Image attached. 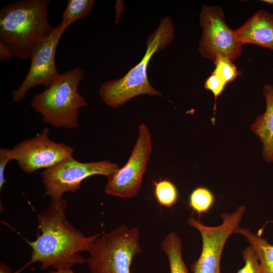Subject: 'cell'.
Returning a JSON list of instances; mask_svg holds the SVG:
<instances>
[{"label":"cell","instance_id":"6da1fadb","mask_svg":"<svg viewBox=\"0 0 273 273\" xmlns=\"http://www.w3.org/2000/svg\"><path fill=\"white\" fill-rule=\"evenodd\" d=\"M67 209L65 200L52 199L49 206L38 214L36 238L26 241L32 249L31 259L23 269L37 262L43 270L71 268L85 263L79 253L88 252L101 234L85 236L67 219Z\"/></svg>","mask_w":273,"mask_h":273},{"label":"cell","instance_id":"7a4b0ae2","mask_svg":"<svg viewBox=\"0 0 273 273\" xmlns=\"http://www.w3.org/2000/svg\"><path fill=\"white\" fill-rule=\"evenodd\" d=\"M50 0H22L0 9V43L13 56L31 59L37 47L55 31L48 19Z\"/></svg>","mask_w":273,"mask_h":273},{"label":"cell","instance_id":"3957f363","mask_svg":"<svg viewBox=\"0 0 273 273\" xmlns=\"http://www.w3.org/2000/svg\"><path fill=\"white\" fill-rule=\"evenodd\" d=\"M174 26L169 16L162 18L157 27L148 37L146 51L141 62L123 77L103 83L99 94L103 101L112 108H117L140 95L163 97L150 84L147 76L150 61L155 53L167 47L174 38Z\"/></svg>","mask_w":273,"mask_h":273},{"label":"cell","instance_id":"277c9868","mask_svg":"<svg viewBox=\"0 0 273 273\" xmlns=\"http://www.w3.org/2000/svg\"><path fill=\"white\" fill-rule=\"evenodd\" d=\"M84 72L77 67L59 74L43 92L33 97L30 105L41 115L42 122L57 128L73 129L78 126L79 109L87 106L78 92Z\"/></svg>","mask_w":273,"mask_h":273},{"label":"cell","instance_id":"5b68a950","mask_svg":"<svg viewBox=\"0 0 273 273\" xmlns=\"http://www.w3.org/2000/svg\"><path fill=\"white\" fill-rule=\"evenodd\" d=\"M137 228L118 226L97 238L86 260L92 273H130L133 257L142 251Z\"/></svg>","mask_w":273,"mask_h":273},{"label":"cell","instance_id":"8992f818","mask_svg":"<svg viewBox=\"0 0 273 273\" xmlns=\"http://www.w3.org/2000/svg\"><path fill=\"white\" fill-rule=\"evenodd\" d=\"M246 210L244 205L234 212L221 213L222 223L215 226L204 225L200 221L190 217L188 223L200 233L202 249L198 259L191 265L193 273H221L220 259L224 245L238 228Z\"/></svg>","mask_w":273,"mask_h":273},{"label":"cell","instance_id":"52a82bcc","mask_svg":"<svg viewBox=\"0 0 273 273\" xmlns=\"http://www.w3.org/2000/svg\"><path fill=\"white\" fill-rule=\"evenodd\" d=\"M119 168L117 164L107 160L82 163L73 157L66 158L43 171L44 195L52 199L62 198L65 192L79 190L84 179L94 175L108 176Z\"/></svg>","mask_w":273,"mask_h":273},{"label":"cell","instance_id":"ba28073f","mask_svg":"<svg viewBox=\"0 0 273 273\" xmlns=\"http://www.w3.org/2000/svg\"><path fill=\"white\" fill-rule=\"evenodd\" d=\"M202 34L198 44L200 55L213 62L222 56L234 62L242 54V46L235 30L226 24L223 10L217 6L203 5L199 15Z\"/></svg>","mask_w":273,"mask_h":273},{"label":"cell","instance_id":"9c48e42d","mask_svg":"<svg viewBox=\"0 0 273 273\" xmlns=\"http://www.w3.org/2000/svg\"><path fill=\"white\" fill-rule=\"evenodd\" d=\"M152 151L150 131L145 123H142L128 160L122 167L108 176L105 193L123 198L135 196L141 187Z\"/></svg>","mask_w":273,"mask_h":273},{"label":"cell","instance_id":"30bf717a","mask_svg":"<svg viewBox=\"0 0 273 273\" xmlns=\"http://www.w3.org/2000/svg\"><path fill=\"white\" fill-rule=\"evenodd\" d=\"M49 133V129L44 127L36 136L17 143L10 150L11 160H16L24 172L30 173L72 157L73 148L51 140Z\"/></svg>","mask_w":273,"mask_h":273},{"label":"cell","instance_id":"8fae6325","mask_svg":"<svg viewBox=\"0 0 273 273\" xmlns=\"http://www.w3.org/2000/svg\"><path fill=\"white\" fill-rule=\"evenodd\" d=\"M66 28L59 24L46 39L36 49L31 58L29 70L21 85L12 92L13 100L22 101L28 91L38 85L48 87L59 75L55 54L61 36Z\"/></svg>","mask_w":273,"mask_h":273},{"label":"cell","instance_id":"7c38bea8","mask_svg":"<svg viewBox=\"0 0 273 273\" xmlns=\"http://www.w3.org/2000/svg\"><path fill=\"white\" fill-rule=\"evenodd\" d=\"M235 33L243 45L252 43L273 50V14L265 10L256 11Z\"/></svg>","mask_w":273,"mask_h":273},{"label":"cell","instance_id":"4fadbf2b","mask_svg":"<svg viewBox=\"0 0 273 273\" xmlns=\"http://www.w3.org/2000/svg\"><path fill=\"white\" fill-rule=\"evenodd\" d=\"M263 93L266 102L264 113L257 116L250 126L262 143V156L267 163L273 162V85L265 84Z\"/></svg>","mask_w":273,"mask_h":273},{"label":"cell","instance_id":"5bb4252c","mask_svg":"<svg viewBox=\"0 0 273 273\" xmlns=\"http://www.w3.org/2000/svg\"><path fill=\"white\" fill-rule=\"evenodd\" d=\"M234 233L243 235L255 249L261 268V273H273V245L260 235L246 228H238Z\"/></svg>","mask_w":273,"mask_h":273},{"label":"cell","instance_id":"9a60e30c","mask_svg":"<svg viewBox=\"0 0 273 273\" xmlns=\"http://www.w3.org/2000/svg\"><path fill=\"white\" fill-rule=\"evenodd\" d=\"M169 264L170 273H189L182 255V242L174 232L168 234L161 243Z\"/></svg>","mask_w":273,"mask_h":273},{"label":"cell","instance_id":"2e32d148","mask_svg":"<svg viewBox=\"0 0 273 273\" xmlns=\"http://www.w3.org/2000/svg\"><path fill=\"white\" fill-rule=\"evenodd\" d=\"M94 2L93 0H68L63 14L61 25L67 28L75 21L86 17L92 9Z\"/></svg>","mask_w":273,"mask_h":273},{"label":"cell","instance_id":"e0dca14e","mask_svg":"<svg viewBox=\"0 0 273 273\" xmlns=\"http://www.w3.org/2000/svg\"><path fill=\"white\" fill-rule=\"evenodd\" d=\"M215 197L212 192L203 187L195 189L189 196L190 207L199 215L208 211L213 206Z\"/></svg>","mask_w":273,"mask_h":273},{"label":"cell","instance_id":"ac0fdd59","mask_svg":"<svg viewBox=\"0 0 273 273\" xmlns=\"http://www.w3.org/2000/svg\"><path fill=\"white\" fill-rule=\"evenodd\" d=\"M154 194L160 205L170 207L177 201L178 193L175 186L167 179L153 181Z\"/></svg>","mask_w":273,"mask_h":273},{"label":"cell","instance_id":"d6986e66","mask_svg":"<svg viewBox=\"0 0 273 273\" xmlns=\"http://www.w3.org/2000/svg\"><path fill=\"white\" fill-rule=\"evenodd\" d=\"M215 68L213 71L223 79L226 84L233 81L241 73L229 58L218 56L213 62Z\"/></svg>","mask_w":273,"mask_h":273},{"label":"cell","instance_id":"ffe728a7","mask_svg":"<svg viewBox=\"0 0 273 273\" xmlns=\"http://www.w3.org/2000/svg\"><path fill=\"white\" fill-rule=\"evenodd\" d=\"M245 265L237 273H261L259 262L253 247L250 245L242 251Z\"/></svg>","mask_w":273,"mask_h":273},{"label":"cell","instance_id":"44dd1931","mask_svg":"<svg viewBox=\"0 0 273 273\" xmlns=\"http://www.w3.org/2000/svg\"><path fill=\"white\" fill-rule=\"evenodd\" d=\"M226 84H227L223 79H222L218 75L213 72L205 81L204 84L205 88L209 90H210L214 96V113L216 109V101L219 96L223 90Z\"/></svg>","mask_w":273,"mask_h":273},{"label":"cell","instance_id":"7402d4cb","mask_svg":"<svg viewBox=\"0 0 273 273\" xmlns=\"http://www.w3.org/2000/svg\"><path fill=\"white\" fill-rule=\"evenodd\" d=\"M10 150L7 148H0V190L6 182L5 171L8 163L11 161Z\"/></svg>","mask_w":273,"mask_h":273},{"label":"cell","instance_id":"603a6c76","mask_svg":"<svg viewBox=\"0 0 273 273\" xmlns=\"http://www.w3.org/2000/svg\"><path fill=\"white\" fill-rule=\"evenodd\" d=\"M14 57L11 50L4 44L0 43V60L1 61H5Z\"/></svg>","mask_w":273,"mask_h":273},{"label":"cell","instance_id":"cb8c5ba5","mask_svg":"<svg viewBox=\"0 0 273 273\" xmlns=\"http://www.w3.org/2000/svg\"><path fill=\"white\" fill-rule=\"evenodd\" d=\"M115 23L118 22L122 13L124 11V4L122 1H116L115 5Z\"/></svg>","mask_w":273,"mask_h":273},{"label":"cell","instance_id":"d4e9b609","mask_svg":"<svg viewBox=\"0 0 273 273\" xmlns=\"http://www.w3.org/2000/svg\"><path fill=\"white\" fill-rule=\"evenodd\" d=\"M22 270L21 268L15 272H13L12 269L10 267L3 263H0V273H19Z\"/></svg>","mask_w":273,"mask_h":273},{"label":"cell","instance_id":"484cf974","mask_svg":"<svg viewBox=\"0 0 273 273\" xmlns=\"http://www.w3.org/2000/svg\"><path fill=\"white\" fill-rule=\"evenodd\" d=\"M48 273H74V272L71 268H66L52 270Z\"/></svg>","mask_w":273,"mask_h":273},{"label":"cell","instance_id":"4316f807","mask_svg":"<svg viewBox=\"0 0 273 273\" xmlns=\"http://www.w3.org/2000/svg\"><path fill=\"white\" fill-rule=\"evenodd\" d=\"M261 1L269 5H273V0H262Z\"/></svg>","mask_w":273,"mask_h":273},{"label":"cell","instance_id":"83f0119b","mask_svg":"<svg viewBox=\"0 0 273 273\" xmlns=\"http://www.w3.org/2000/svg\"><path fill=\"white\" fill-rule=\"evenodd\" d=\"M270 223H273V220L269 221Z\"/></svg>","mask_w":273,"mask_h":273}]
</instances>
